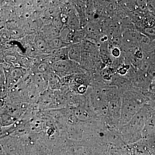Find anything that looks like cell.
Wrapping results in <instances>:
<instances>
[{
	"mask_svg": "<svg viewBox=\"0 0 155 155\" xmlns=\"http://www.w3.org/2000/svg\"><path fill=\"white\" fill-rule=\"evenodd\" d=\"M35 43H36L37 46L40 49L43 50L47 48L45 42L40 38H36Z\"/></svg>",
	"mask_w": 155,
	"mask_h": 155,
	"instance_id": "cell-8",
	"label": "cell"
},
{
	"mask_svg": "<svg viewBox=\"0 0 155 155\" xmlns=\"http://www.w3.org/2000/svg\"><path fill=\"white\" fill-rule=\"evenodd\" d=\"M81 51L83 53L94 54L99 52V48L96 44L84 39L80 43Z\"/></svg>",
	"mask_w": 155,
	"mask_h": 155,
	"instance_id": "cell-2",
	"label": "cell"
},
{
	"mask_svg": "<svg viewBox=\"0 0 155 155\" xmlns=\"http://www.w3.org/2000/svg\"><path fill=\"white\" fill-rule=\"evenodd\" d=\"M50 46L53 48H57L61 47L64 44V42L62 41L61 38H54L51 40L50 41Z\"/></svg>",
	"mask_w": 155,
	"mask_h": 155,
	"instance_id": "cell-5",
	"label": "cell"
},
{
	"mask_svg": "<svg viewBox=\"0 0 155 155\" xmlns=\"http://www.w3.org/2000/svg\"><path fill=\"white\" fill-rule=\"evenodd\" d=\"M81 54L82 51L80 43L73 45L68 52V56L70 60L79 64L81 62Z\"/></svg>",
	"mask_w": 155,
	"mask_h": 155,
	"instance_id": "cell-1",
	"label": "cell"
},
{
	"mask_svg": "<svg viewBox=\"0 0 155 155\" xmlns=\"http://www.w3.org/2000/svg\"><path fill=\"white\" fill-rule=\"evenodd\" d=\"M63 20L61 19V17L57 16L53 19V24L54 26L58 28V30H61L63 28Z\"/></svg>",
	"mask_w": 155,
	"mask_h": 155,
	"instance_id": "cell-7",
	"label": "cell"
},
{
	"mask_svg": "<svg viewBox=\"0 0 155 155\" xmlns=\"http://www.w3.org/2000/svg\"><path fill=\"white\" fill-rule=\"evenodd\" d=\"M44 33L45 36L48 39H54L59 34V30L55 26H47L45 28Z\"/></svg>",
	"mask_w": 155,
	"mask_h": 155,
	"instance_id": "cell-3",
	"label": "cell"
},
{
	"mask_svg": "<svg viewBox=\"0 0 155 155\" xmlns=\"http://www.w3.org/2000/svg\"><path fill=\"white\" fill-rule=\"evenodd\" d=\"M111 55L114 59L119 58L121 56L122 51L121 48L118 47H113L110 50Z\"/></svg>",
	"mask_w": 155,
	"mask_h": 155,
	"instance_id": "cell-6",
	"label": "cell"
},
{
	"mask_svg": "<svg viewBox=\"0 0 155 155\" xmlns=\"http://www.w3.org/2000/svg\"><path fill=\"white\" fill-rule=\"evenodd\" d=\"M137 31L147 37L151 41H155V26L151 28H140Z\"/></svg>",
	"mask_w": 155,
	"mask_h": 155,
	"instance_id": "cell-4",
	"label": "cell"
}]
</instances>
